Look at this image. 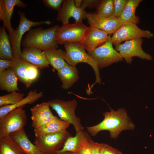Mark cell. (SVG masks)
I'll use <instances>...</instances> for the list:
<instances>
[{
  "mask_svg": "<svg viewBox=\"0 0 154 154\" xmlns=\"http://www.w3.org/2000/svg\"><path fill=\"white\" fill-rule=\"evenodd\" d=\"M143 39L138 38L125 41L115 47L116 50L120 54L127 63L131 64L132 58L137 57L147 60H151V56L145 52L142 48Z\"/></svg>",
  "mask_w": 154,
  "mask_h": 154,
  "instance_id": "obj_12",
  "label": "cell"
},
{
  "mask_svg": "<svg viewBox=\"0 0 154 154\" xmlns=\"http://www.w3.org/2000/svg\"><path fill=\"white\" fill-rule=\"evenodd\" d=\"M24 93L13 91L0 96V107L16 104L24 97Z\"/></svg>",
  "mask_w": 154,
  "mask_h": 154,
  "instance_id": "obj_30",
  "label": "cell"
},
{
  "mask_svg": "<svg viewBox=\"0 0 154 154\" xmlns=\"http://www.w3.org/2000/svg\"><path fill=\"white\" fill-rule=\"evenodd\" d=\"M100 151L101 154H123L119 150L104 143H101Z\"/></svg>",
  "mask_w": 154,
  "mask_h": 154,
  "instance_id": "obj_32",
  "label": "cell"
},
{
  "mask_svg": "<svg viewBox=\"0 0 154 154\" xmlns=\"http://www.w3.org/2000/svg\"><path fill=\"white\" fill-rule=\"evenodd\" d=\"M103 120L95 125L86 127L88 132L93 137L99 132L107 130L110 132V137L116 139L123 130H133L135 125L127 116L125 109L123 108L115 111L110 108V111L103 114Z\"/></svg>",
  "mask_w": 154,
  "mask_h": 154,
  "instance_id": "obj_1",
  "label": "cell"
},
{
  "mask_svg": "<svg viewBox=\"0 0 154 154\" xmlns=\"http://www.w3.org/2000/svg\"><path fill=\"white\" fill-rule=\"evenodd\" d=\"M127 1V0H113L114 16L119 17Z\"/></svg>",
  "mask_w": 154,
  "mask_h": 154,
  "instance_id": "obj_31",
  "label": "cell"
},
{
  "mask_svg": "<svg viewBox=\"0 0 154 154\" xmlns=\"http://www.w3.org/2000/svg\"><path fill=\"white\" fill-rule=\"evenodd\" d=\"M18 78L11 68L0 72V89L11 92L20 91L18 85Z\"/></svg>",
  "mask_w": 154,
  "mask_h": 154,
  "instance_id": "obj_25",
  "label": "cell"
},
{
  "mask_svg": "<svg viewBox=\"0 0 154 154\" xmlns=\"http://www.w3.org/2000/svg\"><path fill=\"white\" fill-rule=\"evenodd\" d=\"M15 6L26 8L27 5L20 0H0V20L3 21V26L7 29L9 35L14 31L11 25V19Z\"/></svg>",
  "mask_w": 154,
  "mask_h": 154,
  "instance_id": "obj_17",
  "label": "cell"
},
{
  "mask_svg": "<svg viewBox=\"0 0 154 154\" xmlns=\"http://www.w3.org/2000/svg\"><path fill=\"white\" fill-rule=\"evenodd\" d=\"M56 154H77L74 153L69 152H66L62 153H58Z\"/></svg>",
  "mask_w": 154,
  "mask_h": 154,
  "instance_id": "obj_39",
  "label": "cell"
},
{
  "mask_svg": "<svg viewBox=\"0 0 154 154\" xmlns=\"http://www.w3.org/2000/svg\"><path fill=\"white\" fill-rule=\"evenodd\" d=\"M23 107L14 109L0 118V139L23 128L27 116Z\"/></svg>",
  "mask_w": 154,
  "mask_h": 154,
  "instance_id": "obj_5",
  "label": "cell"
},
{
  "mask_svg": "<svg viewBox=\"0 0 154 154\" xmlns=\"http://www.w3.org/2000/svg\"><path fill=\"white\" fill-rule=\"evenodd\" d=\"M87 19L90 27L101 30L108 35L114 34L122 25L119 17L114 16L103 18L94 13H87Z\"/></svg>",
  "mask_w": 154,
  "mask_h": 154,
  "instance_id": "obj_13",
  "label": "cell"
},
{
  "mask_svg": "<svg viewBox=\"0 0 154 154\" xmlns=\"http://www.w3.org/2000/svg\"><path fill=\"white\" fill-rule=\"evenodd\" d=\"M11 68L18 80L27 88L31 86L40 74L38 68L25 61L21 57L13 59Z\"/></svg>",
  "mask_w": 154,
  "mask_h": 154,
  "instance_id": "obj_10",
  "label": "cell"
},
{
  "mask_svg": "<svg viewBox=\"0 0 154 154\" xmlns=\"http://www.w3.org/2000/svg\"><path fill=\"white\" fill-rule=\"evenodd\" d=\"M62 6L58 11L56 19L62 22L63 25L69 23L70 18L73 17L75 23H82L83 19L86 18V13L80 8L76 7L74 0H64Z\"/></svg>",
  "mask_w": 154,
  "mask_h": 154,
  "instance_id": "obj_14",
  "label": "cell"
},
{
  "mask_svg": "<svg viewBox=\"0 0 154 154\" xmlns=\"http://www.w3.org/2000/svg\"><path fill=\"white\" fill-rule=\"evenodd\" d=\"M66 50L65 59L69 65L76 66L78 63H87L93 69L96 79L90 88L91 89L96 83H102L99 68L95 60L85 51V48L80 42H68L64 44Z\"/></svg>",
  "mask_w": 154,
  "mask_h": 154,
  "instance_id": "obj_3",
  "label": "cell"
},
{
  "mask_svg": "<svg viewBox=\"0 0 154 154\" xmlns=\"http://www.w3.org/2000/svg\"><path fill=\"white\" fill-rule=\"evenodd\" d=\"M13 60L0 59V72L11 68Z\"/></svg>",
  "mask_w": 154,
  "mask_h": 154,
  "instance_id": "obj_36",
  "label": "cell"
},
{
  "mask_svg": "<svg viewBox=\"0 0 154 154\" xmlns=\"http://www.w3.org/2000/svg\"><path fill=\"white\" fill-rule=\"evenodd\" d=\"M109 36L104 31L90 27L80 43L88 52L104 43L108 40Z\"/></svg>",
  "mask_w": 154,
  "mask_h": 154,
  "instance_id": "obj_16",
  "label": "cell"
},
{
  "mask_svg": "<svg viewBox=\"0 0 154 154\" xmlns=\"http://www.w3.org/2000/svg\"><path fill=\"white\" fill-rule=\"evenodd\" d=\"M21 58L38 68L42 69L49 66L43 51L38 48H24L22 51Z\"/></svg>",
  "mask_w": 154,
  "mask_h": 154,
  "instance_id": "obj_19",
  "label": "cell"
},
{
  "mask_svg": "<svg viewBox=\"0 0 154 154\" xmlns=\"http://www.w3.org/2000/svg\"><path fill=\"white\" fill-rule=\"evenodd\" d=\"M0 154H26L10 135L0 139Z\"/></svg>",
  "mask_w": 154,
  "mask_h": 154,
  "instance_id": "obj_28",
  "label": "cell"
},
{
  "mask_svg": "<svg viewBox=\"0 0 154 154\" xmlns=\"http://www.w3.org/2000/svg\"><path fill=\"white\" fill-rule=\"evenodd\" d=\"M70 123L63 121L57 117L45 124L34 129L35 137H41L48 134L66 130Z\"/></svg>",
  "mask_w": 154,
  "mask_h": 154,
  "instance_id": "obj_20",
  "label": "cell"
},
{
  "mask_svg": "<svg viewBox=\"0 0 154 154\" xmlns=\"http://www.w3.org/2000/svg\"><path fill=\"white\" fill-rule=\"evenodd\" d=\"M95 13L103 18H110L114 16L113 0L101 1Z\"/></svg>",
  "mask_w": 154,
  "mask_h": 154,
  "instance_id": "obj_29",
  "label": "cell"
},
{
  "mask_svg": "<svg viewBox=\"0 0 154 154\" xmlns=\"http://www.w3.org/2000/svg\"><path fill=\"white\" fill-rule=\"evenodd\" d=\"M50 107L56 112L61 120L69 123L74 127L76 133L83 130L80 118L75 114V109L78 105L76 99L64 101L55 99L47 102Z\"/></svg>",
  "mask_w": 154,
  "mask_h": 154,
  "instance_id": "obj_4",
  "label": "cell"
},
{
  "mask_svg": "<svg viewBox=\"0 0 154 154\" xmlns=\"http://www.w3.org/2000/svg\"><path fill=\"white\" fill-rule=\"evenodd\" d=\"M18 13L20 17L19 25L13 33L9 35L14 59L21 57L22 52L21 50L22 38L25 33L29 31L32 27L43 24H50V22L49 21H32L27 18L24 13L19 11Z\"/></svg>",
  "mask_w": 154,
  "mask_h": 154,
  "instance_id": "obj_6",
  "label": "cell"
},
{
  "mask_svg": "<svg viewBox=\"0 0 154 154\" xmlns=\"http://www.w3.org/2000/svg\"><path fill=\"white\" fill-rule=\"evenodd\" d=\"M43 1L46 7L58 11L61 7V5L63 3L64 0H44Z\"/></svg>",
  "mask_w": 154,
  "mask_h": 154,
  "instance_id": "obj_33",
  "label": "cell"
},
{
  "mask_svg": "<svg viewBox=\"0 0 154 154\" xmlns=\"http://www.w3.org/2000/svg\"><path fill=\"white\" fill-rule=\"evenodd\" d=\"M47 102H44L31 108L32 127L34 129L45 124L56 117L51 111Z\"/></svg>",
  "mask_w": 154,
  "mask_h": 154,
  "instance_id": "obj_15",
  "label": "cell"
},
{
  "mask_svg": "<svg viewBox=\"0 0 154 154\" xmlns=\"http://www.w3.org/2000/svg\"><path fill=\"white\" fill-rule=\"evenodd\" d=\"M9 135L26 154H42L36 146L30 141L24 128L11 133Z\"/></svg>",
  "mask_w": 154,
  "mask_h": 154,
  "instance_id": "obj_22",
  "label": "cell"
},
{
  "mask_svg": "<svg viewBox=\"0 0 154 154\" xmlns=\"http://www.w3.org/2000/svg\"><path fill=\"white\" fill-rule=\"evenodd\" d=\"M88 27L82 23L63 25L56 30L55 40L58 44L82 41Z\"/></svg>",
  "mask_w": 154,
  "mask_h": 154,
  "instance_id": "obj_9",
  "label": "cell"
},
{
  "mask_svg": "<svg viewBox=\"0 0 154 154\" xmlns=\"http://www.w3.org/2000/svg\"></svg>",
  "mask_w": 154,
  "mask_h": 154,
  "instance_id": "obj_40",
  "label": "cell"
},
{
  "mask_svg": "<svg viewBox=\"0 0 154 154\" xmlns=\"http://www.w3.org/2000/svg\"><path fill=\"white\" fill-rule=\"evenodd\" d=\"M43 94L42 92H38L36 89L31 90L28 93L26 97L16 104L0 107V118L14 109L21 107H23L27 104H32L34 103L42 97Z\"/></svg>",
  "mask_w": 154,
  "mask_h": 154,
  "instance_id": "obj_23",
  "label": "cell"
},
{
  "mask_svg": "<svg viewBox=\"0 0 154 154\" xmlns=\"http://www.w3.org/2000/svg\"><path fill=\"white\" fill-rule=\"evenodd\" d=\"M101 1L96 0H82L80 8L85 10L87 7H93L99 5Z\"/></svg>",
  "mask_w": 154,
  "mask_h": 154,
  "instance_id": "obj_35",
  "label": "cell"
},
{
  "mask_svg": "<svg viewBox=\"0 0 154 154\" xmlns=\"http://www.w3.org/2000/svg\"><path fill=\"white\" fill-rule=\"evenodd\" d=\"M153 34L149 30L141 29L137 25L131 23L122 24L111 37L113 44L116 46L124 41L142 38L150 39Z\"/></svg>",
  "mask_w": 154,
  "mask_h": 154,
  "instance_id": "obj_11",
  "label": "cell"
},
{
  "mask_svg": "<svg viewBox=\"0 0 154 154\" xmlns=\"http://www.w3.org/2000/svg\"><path fill=\"white\" fill-rule=\"evenodd\" d=\"M57 75L64 90L70 88L79 78L78 71L76 66L68 64L57 71Z\"/></svg>",
  "mask_w": 154,
  "mask_h": 154,
  "instance_id": "obj_21",
  "label": "cell"
},
{
  "mask_svg": "<svg viewBox=\"0 0 154 154\" xmlns=\"http://www.w3.org/2000/svg\"><path fill=\"white\" fill-rule=\"evenodd\" d=\"M59 27L56 25L45 29L42 27L31 29L22 40L21 45L24 48H35L42 50L57 49L58 44L55 37L56 30Z\"/></svg>",
  "mask_w": 154,
  "mask_h": 154,
  "instance_id": "obj_2",
  "label": "cell"
},
{
  "mask_svg": "<svg viewBox=\"0 0 154 154\" xmlns=\"http://www.w3.org/2000/svg\"><path fill=\"white\" fill-rule=\"evenodd\" d=\"M9 37L4 27L0 28V58L13 60V51Z\"/></svg>",
  "mask_w": 154,
  "mask_h": 154,
  "instance_id": "obj_27",
  "label": "cell"
},
{
  "mask_svg": "<svg viewBox=\"0 0 154 154\" xmlns=\"http://www.w3.org/2000/svg\"><path fill=\"white\" fill-rule=\"evenodd\" d=\"M82 0H75L74 3L75 6L78 8H80L82 2Z\"/></svg>",
  "mask_w": 154,
  "mask_h": 154,
  "instance_id": "obj_38",
  "label": "cell"
},
{
  "mask_svg": "<svg viewBox=\"0 0 154 154\" xmlns=\"http://www.w3.org/2000/svg\"><path fill=\"white\" fill-rule=\"evenodd\" d=\"M142 0H127L126 4L119 18L122 24L131 23L138 24L139 18L136 15V10Z\"/></svg>",
  "mask_w": 154,
  "mask_h": 154,
  "instance_id": "obj_26",
  "label": "cell"
},
{
  "mask_svg": "<svg viewBox=\"0 0 154 154\" xmlns=\"http://www.w3.org/2000/svg\"><path fill=\"white\" fill-rule=\"evenodd\" d=\"M71 136L66 130L41 137H35L34 144L42 154H56L62 148L67 139Z\"/></svg>",
  "mask_w": 154,
  "mask_h": 154,
  "instance_id": "obj_7",
  "label": "cell"
},
{
  "mask_svg": "<svg viewBox=\"0 0 154 154\" xmlns=\"http://www.w3.org/2000/svg\"><path fill=\"white\" fill-rule=\"evenodd\" d=\"M78 154H92L89 147L88 145L81 150Z\"/></svg>",
  "mask_w": 154,
  "mask_h": 154,
  "instance_id": "obj_37",
  "label": "cell"
},
{
  "mask_svg": "<svg viewBox=\"0 0 154 154\" xmlns=\"http://www.w3.org/2000/svg\"><path fill=\"white\" fill-rule=\"evenodd\" d=\"M101 143L95 142L90 138L88 142V146L92 154H101L100 150Z\"/></svg>",
  "mask_w": 154,
  "mask_h": 154,
  "instance_id": "obj_34",
  "label": "cell"
},
{
  "mask_svg": "<svg viewBox=\"0 0 154 154\" xmlns=\"http://www.w3.org/2000/svg\"><path fill=\"white\" fill-rule=\"evenodd\" d=\"M42 51L49 64L57 71L68 64L65 59L66 52L62 49L51 48Z\"/></svg>",
  "mask_w": 154,
  "mask_h": 154,
  "instance_id": "obj_24",
  "label": "cell"
},
{
  "mask_svg": "<svg viewBox=\"0 0 154 154\" xmlns=\"http://www.w3.org/2000/svg\"><path fill=\"white\" fill-rule=\"evenodd\" d=\"M111 37L103 44L88 52L96 62L99 68L107 67L112 64L123 60L120 53L113 47Z\"/></svg>",
  "mask_w": 154,
  "mask_h": 154,
  "instance_id": "obj_8",
  "label": "cell"
},
{
  "mask_svg": "<svg viewBox=\"0 0 154 154\" xmlns=\"http://www.w3.org/2000/svg\"><path fill=\"white\" fill-rule=\"evenodd\" d=\"M83 130L76 133L74 136L68 138L62 148L57 153L69 152L77 154L85 148L90 137L88 133Z\"/></svg>",
  "mask_w": 154,
  "mask_h": 154,
  "instance_id": "obj_18",
  "label": "cell"
}]
</instances>
